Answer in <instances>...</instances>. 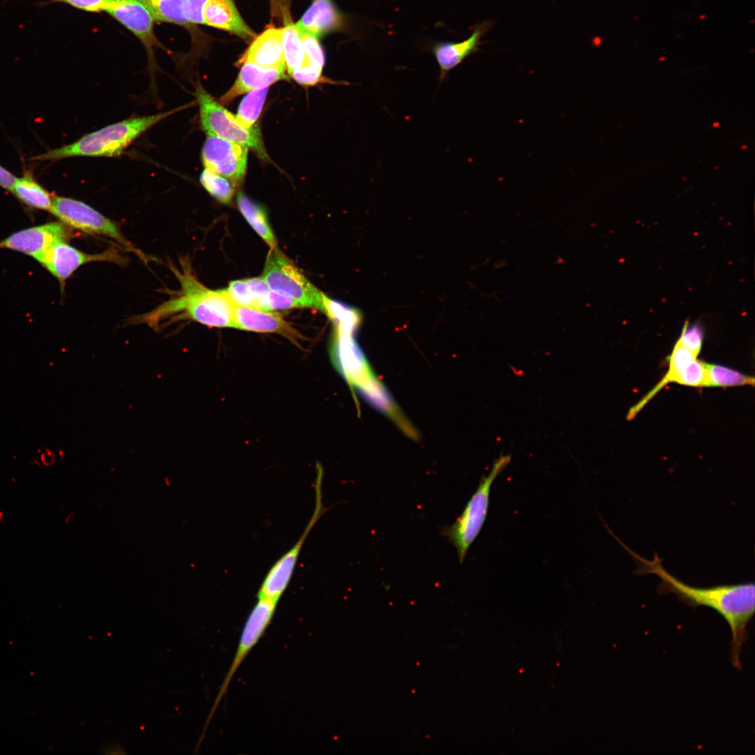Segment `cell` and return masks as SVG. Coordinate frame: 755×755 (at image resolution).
Here are the masks:
<instances>
[{"label":"cell","instance_id":"cell-1","mask_svg":"<svg viewBox=\"0 0 755 755\" xmlns=\"http://www.w3.org/2000/svg\"><path fill=\"white\" fill-rule=\"evenodd\" d=\"M613 537L628 552L636 563L634 572L638 575L654 574L661 582L659 594H674L686 605L696 607L706 606L717 610L728 622L732 633L731 662L741 670L740 652L747 637V626L755 611V586L754 582L717 585L710 587L691 586L669 573L662 565V560L654 553L652 560H647L626 545L615 535Z\"/></svg>","mask_w":755,"mask_h":755},{"label":"cell","instance_id":"cell-2","mask_svg":"<svg viewBox=\"0 0 755 755\" xmlns=\"http://www.w3.org/2000/svg\"><path fill=\"white\" fill-rule=\"evenodd\" d=\"M171 269L180 288L172 296L149 312L131 319V324H145L154 330L162 324L192 320L210 327L234 328L235 303L226 289L213 290L205 287L193 274L186 259H180V268Z\"/></svg>","mask_w":755,"mask_h":755},{"label":"cell","instance_id":"cell-3","mask_svg":"<svg viewBox=\"0 0 755 755\" xmlns=\"http://www.w3.org/2000/svg\"><path fill=\"white\" fill-rule=\"evenodd\" d=\"M184 107L142 117L127 119L92 133L76 141L33 156L34 161H55L75 157H117L150 128Z\"/></svg>","mask_w":755,"mask_h":755},{"label":"cell","instance_id":"cell-4","mask_svg":"<svg viewBox=\"0 0 755 755\" xmlns=\"http://www.w3.org/2000/svg\"><path fill=\"white\" fill-rule=\"evenodd\" d=\"M511 460L510 455L501 454L468 501L463 511L456 521L442 531V534L455 547L459 561L462 563L467 552L477 537L487 516L491 487L495 479Z\"/></svg>","mask_w":755,"mask_h":755},{"label":"cell","instance_id":"cell-5","mask_svg":"<svg viewBox=\"0 0 755 755\" xmlns=\"http://www.w3.org/2000/svg\"><path fill=\"white\" fill-rule=\"evenodd\" d=\"M200 110L203 130L208 136H217L252 148L259 157L267 154L257 126L243 127L236 115L215 101L201 85L195 93Z\"/></svg>","mask_w":755,"mask_h":755},{"label":"cell","instance_id":"cell-6","mask_svg":"<svg viewBox=\"0 0 755 755\" xmlns=\"http://www.w3.org/2000/svg\"><path fill=\"white\" fill-rule=\"evenodd\" d=\"M263 278L273 292L291 298L301 308L324 312V294L278 247L271 248L268 253Z\"/></svg>","mask_w":755,"mask_h":755},{"label":"cell","instance_id":"cell-7","mask_svg":"<svg viewBox=\"0 0 755 755\" xmlns=\"http://www.w3.org/2000/svg\"><path fill=\"white\" fill-rule=\"evenodd\" d=\"M50 213L58 217L62 224L72 228L91 235L113 239L128 251L147 261L148 257L124 238L117 223L82 201L53 196Z\"/></svg>","mask_w":755,"mask_h":755},{"label":"cell","instance_id":"cell-8","mask_svg":"<svg viewBox=\"0 0 755 755\" xmlns=\"http://www.w3.org/2000/svg\"><path fill=\"white\" fill-rule=\"evenodd\" d=\"M278 603V601L275 600L258 598V601L250 611L243 628L230 668L224 679L206 721L203 734L205 733L215 712L222 697L225 695L228 686L236 670L246 656L259 642L270 624L275 614Z\"/></svg>","mask_w":755,"mask_h":755},{"label":"cell","instance_id":"cell-9","mask_svg":"<svg viewBox=\"0 0 755 755\" xmlns=\"http://www.w3.org/2000/svg\"><path fill=\"white\" fill-rule=\"evenodd\" d=\"M315 484V505L312 517L295 545L283 554L269 569L257 593V598L279 601L293 575L299 556L311 529L324 512L322 504V470L318 469Z\"/></svg>","mask_w":755,"mask_h":755},{"label":"cell","instance_id":"cell-10","mask_svg":"<svg viewBox=\"0 0 755 755\" xmlns=\"http://www.w3.org/2000/svg\"><path fill=\"white\" fill-rule=\"evenodd\" d=\"M42 264L62 285L79 267L92 262H111L119 265L127 264V259L116 247H110L101 253L84 252L70 245L66 240L52 244L40 257Z\"/></svg>","mask_w":755,"mask_h":755},{"label":"cell","instance_id":"cell-11","mask_svg":"<svg viewBox=\"0 0 755 755\" xmlns=\"http://www.w3.org/2000/svg\"><path fill=\"white\" fill-rule=\"evenodd\" d=\"M248 147L208 136L202 149L205 168L228 179L235 187L243 182L247 168Z\"/></svg>","mask_w":755,"mask_h":755},{"label":"cell","instance_id":"cell-12","mask_svg":"<svg viewBox=\"0 0 755 755\" xmlns=\"http://www.w3.org/2000/svg\"><path fill=\"white\" fill-rule=\"evenodd\" d=\"M69 233L62 222H49L18 231L0 242L6 248L24 253L38 261L54 243L66 240Z\"/></svg>","mask_w":755,"mask_h":755},{"label":"cell","instance_id":"cell-13","mask_svg":"<svg viewBox=\"0 0 755 755\" xmlns=\"http://www.w3.org/2000/svg\"><path fill=\"white\" fill-rule=\"evenodd\" d=\"M106 11L136 36L148 48L157 43L150 13L138 0H103Z\"/></svg>","mask_w":755,"mask_h":755},{"label":"cell","instance_id":"cell-14","mask_svg":"<svg viewBox=\"0 0 755 755\" xmlns=\"http://www.w3.org/2000/svg\"><path fill=\"white\" fill-rule=\"evenodd\" d=\"M283 28L269 26L256 36L236 65L249 62L264 68L287 70L282 48Z\"/></svg>","mask_w":755,"mask_h":755},{"label":"cell","instance_id":"cell-15","mask_svg":"<svg viewBox=\"0 0 755 755\" xmlns=\"http://www.w3.org/2000/svg\"><path fill=\"white\" fill-rule=\"evenodd\" d=\"M203 24L231 32L246 43L257 34L243 20L233 0H208L203 8Z\"/></svg>","mask_w":755,"mask_h":755},{"label":"cell","instance_id":"cell-16","mask_svg":"<svg viewBox=\"0 0 755 755\" xmlns=\"http://www.w3.org/2000/svg\"><path fill=\"white\" fill-rule=\"evenodd\" d=\"M234 328L258 333H275L296 343L299 335L278 313L235 305Z\"/></svg>","mask_w":755,"mask_h":755},{"label":"cell","instance_id":"cell-17","mask_svg":"<svg viewBox=\"0 0 755 755\" xmlns=\"http://www.w3.org/2000/svg\"><path fill=\"white\" fill-rule=\"evenodd\" d=\"M490 27L489 22H484L477 25L471 36L464 41L457 43H440L434 45L433 52L440 67V82L446 78L452 69L478 50L480 41Z\"/></svg>","mask_w":755,"mask_h":755},{"label":"cell","instance_id":"cell-18","mask_svg":"<svg viewBox=\"0 0 755 755\" xmlns=\"http://www.w3.org/2000/svg\"><path fill=\"white\" fill-rule=\"evenodd\" d=\"M285 71L283 69L264 68L252 63H244L234 84L221 97L220 103L228 104L240 95L287 79L288 76Z\"/></svg>","mask_w":755,"mask_h":755},{"label":"cell","instance_id":"cell-19","mask_svg":"<svg viewBox=\"0 0 755 755\" xmlns=\"http://www.w3.org/2000/svg\"><path fill=\"white\" fill-rule=\"evenodd\" d=\"M295 24L301 31L319 38L341 29L344 18L332 0H313Z\"/></svg>","mask_w":755,"mask_h":755},{"label":"cell","instance_id":"cell-20","mask_svg":"<svg viewBox=\"0 0 755 755\" xmlns=\"http://www.w3.org/2000/svg\"><path fill=\"white\" fill-rule=\"evenodd\" d=\"M12 192L26 205L50 212L52 196L29 173L16 178Z\"/></svg>","mask_w":755,"mask_h":755},{"label":"cell","instance_id":"cell-21","mask_svg":"<svg viewBox=\"0 0 755 755\" xmlns=\"http://www.w3.org/2000/svg\"><path fill=\"white\" fill-rule=\"evenodd\" d=\"M237 203L242 215L258 235L267 243L271 248H277L276 238L263 207L243 193L238 194Z\"/></svg>","mask_w":755,"mask_h":755},{"label":"cell","instance_id":"cell-22","mask_svg":"<svg viewBox=\"0 0 755 755\" xmlns=\"http://www.w3.org/2000/svg\"><path fill=\"white\" fill-rule=\"evenodd\" d=\"M148 10L154 20L191 26L185 13L187 0H138Z\"/></svg>","mask_w":755,"mask_h":755},{"label":"cell","instance_id":"cell-23","mask_svg":"<svg viewBox=\"0 0 755 755\" xmlns=\"http://www.w3.org/2000/svg\"><path fill=\"white\" fill-rule=\"evenodd\" d=\"M282 32V48L287 71L289 74L302 65L305 57L300 31L292 23L289 16L285 20Z\"/></svg>","mask_w":755,"mask_h":755},{"label":"cell","instance_id":"cell-24","mask_svg":"<svg viewBox=\"0 0 755 755\" xmlns=\"http://www.w3.org/2000/svg\"><path fill=\"white\" fill-rule=\"evenodd\" d=\"M707 387H735L754 384L752 376L719 364L705 363Z\"/></svg>","mask_w":755,"mask_h":755},{"label":"cell","instance_id":"cell-25","mask_svg":"<svg viewBox=\"0 0 755 755\" xmlns=\"http://www.w3.org/2000/svg\"><path fill=\"white\" fill-rule=\"evenodd\" d=\"M324 305V312L329 316L336 326L354 331L357 329L361 321V315L359 310L332 300L325 295Z\"/></svg>","mask_w":755,"mask_h":755},{"label":"cell","instance_id":"cell-26","mask_svg":"<svg viewBox=\"0 0 755 755\" xmlns=\"http://www.w3.org/2000/svg\"><path fill=\"white\" fill-rule=\"evenodd\" d=\"M268 90V87L252 90L248 92L240 102L236 118L246 127H254L261 114Z\"/></svg>","mask_w":755,"mask_h":755},{"label":"cell","instance_id":"cell-27","mask_svg":"<svg viewBox=\"0 0 755 755\" xmlns=\"http://www.w3.org/2000/svg\"><path fill=\"white\" fill-rule=\"evenodd\" d=\"M200 182L206 191L220 202H231L236 187L226 178L205 168L200 175Z\"/></svg>","mask_w":755,"mask_h":755},{"label":"cell","instance_id":"cell-28","mask_svg":"<svg viewBox=\"0 0 755 755\" xmlns=\"http://www.w3.org/2000/svg\"><path fill=\"white\" fill-rule=\"evenodd\" d=\"M674 382L690 387H707L705 362L695 359L677 375Z\"/></svg>","mask_w":755,"mask_h":755},{"label":"cell","instance_id":"cell-29","mask_svg":"<svg viewBox=\"0 0 755 755\" xmlns=\"http://www.w3.org/2000/svg\"><path fill=\"white\" fill-rule=\"evenodd\" d=\"M704 340V331L698 323H689L686 320L677 343L692 351L697 356L699 354Z\"/></svg>","mask_w":755,"mask_h":755},{"label":"cell","instance_id":"cell-30","mask_svg":"<svg viewBox=\"0 0 755 755\" xmlns=\"http://www.w3.org/2000/svg\"><path fill=\"white\" fill-rule=\"evenodd\" d=\"M322 69L314 64L305 55L302 65L292 71L289 75L301 85H314L321 81L325 82V79L322 76Z\"/></svg>","mask_w":755,"mask_h":755},{"label":"cell","instance_id":"cell-31","mask_svg":"<svg viewBox=\"0 0 755 755\" xmlns=\"http://www.w3.org/2000/svg\"><path fill=\"white\" fill-rule=\"evenodd\" d=\"M226 290L235 304L254 307V297L246 279L231 282Z\"/></svg>","mask_w":755,"mask_h":755},{"label":"cell","instance_id":"cell-32","mask_svg":"<svg viewBox=\"0 0 755 755\" xmlns=\"http://www.w3.org/2000/svg\"><path fill=\"white\" fill-rule=\"evenodd\" d=\"M300 32L301 34L305 55L310 58V59L314 64L323 69L325 62V58L323 50L319 43V39L307 33L302 32L301 31Z\"/></svg>","mask_w":755,"mask_h":755},{"label":"cell","instance_id":"cell-33","mask_svg":"<svg viewBox=\"0 0 755 755\" xmlns=\"http://www.w3.org/2000/svg\"><path fill=\"white\" fill-rule=\"evenodd\" d=\"M208 0H187L185 13L188 20L191 24H202L203 20L202 10L205 3Z\"/></svg>","mask_w":755,"mask_h":755},{"label":"cell","instance_id":"cell-34","mask_svg":"<svg viewBox=\"0 0 755 755\" xmlns=\"http://www.w3.org/2000/svg\"><path fill=\"white\" fill-rule=\"evenodd\" d=\"M301 308L294 300L279 293L271 291L269 296L270 311Z\"/></svg>","mask_w":755,"mask_h":755},{"label":"cell","instance_id":"cell-35","mask_svg":"<svg viewBox=\"0 0 755 755\" xmlns=\"http://www.w3.org/2000/svg\"><path fill=\"white\" fill-rule=\"evenodd\" d=\"M73 7L89 12L101 11L103 0H60Z\"/></svg>","mask_w":755,"mask_h":755},{"label":"cell","instance_id":"cell-36","mask_svg":"<svg viewBox=\"0 0 755 755\" xmlns=\"http://www.w3.org/2000/svg\"><path fill=\"white\" fill-rule=\"evenodd\" d=\"M271 13L274 17L285 19L289 16L287 8L286 0H270Z\"/></svg>","mask_w":755,"mask_h":755},{"label":"cell","instance_id":"cell-37","mask_svg":"<svg viewBox=\"0 0 755 755\" xmlns=\"http://www.w3.org/2000/svg\"><path fill=\"white\" fill-rule=\"evenodd\" d=\"M16 177L0 165V186L12 192Z\"/></svg>","mask_w":755,"mask_h":755},{"label":"cell","instance_id":"cell-38","mask_svg":"<svg viewBox=\"0 0 755 755\" xmlns=\"http://www.w3.org/2000/svg\"><path fill=\"white\" fill-rule=\"evenodd\" d=\"M103 753L108 754H125L122 747L118 745H109L103 749Z\"/></svg>","mask_w":755,"mask_h":755}]
</instances>
